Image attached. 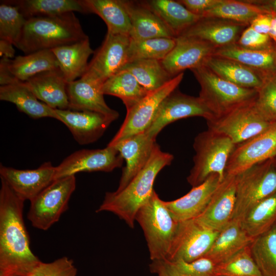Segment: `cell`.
Returning <instances> with one entry per match:
<instances>
[{"label":"cell","instance_id":"cell-16","mask_svg":"<svg viewBox=\"0 0 276 276\" xmlns=\"http://www.w3.org/2000/svg\"><path fill=\"white\" fill-rule=\"evenodd\" d=\"M236 176L226 175L207 206L194 219L201 225L220 232L232 220L236 203Z\"/></svg>","mask_w":276,"mask_h":276},{"label":"cell","instance_id":"cell-19","mask_svg":"<svg viewBox=\"0 0 276 276\" xmlns=\"http://www.w3.org/2000/svg\"><path fill=\"white\" fill-rule=\"evenodd\" d=\"M56 167L45 162L35 169L0 166V177L25 201L32 200L54 180Z\"/></svg>","mask_w":276,"mask_h":276},{"label":"cell","instance_id":"cell-53","mask_svg":"<svg viewBox=\"0 0 276 276\" xmlns=\"http://www.w3.org/2000/svg\"><path fill=\"white\" fill-rule=\"evenodd\" d=\"M272 159L273 161V164L276 167V155L274 157L272 158Z\"/></svg>","mask_w":276,"mask_h":276},{"label":"cell","instance_id":"cell-43","mask_svg":"<svg viewBox=\"0 0 276 276\" xmlns=\"http://www.w3.org/2000/svg\"><path fill=\"white\" fill-rule=\"evenodd\" d=\"M155 261L160 264L169 276H213L216 265L205 257L191 262L181 260Z\"/></svg>","mask_w":276,"mask_h":276},{"label":"cell","instance_id":"cell-15","mask_svg":"<svg viewBox=\"0 0 276 276\" xmlns=\"http://www.w3.org/2000/svg\"><path fill=\"white\" fill-rule=\"evenodd\" d=\"M123 158L113 147L74 152L55 168L54 180L81 172H111L122 166Z\"/></svg>","mask_w":276,"mask_h":276},{"label":"cell","instance_id":"cell-46","mask_svg":"<svg viewBox=\"0 0 276 276\" xmlns=\"http://www.w3.org/2000/svg\"><path fill=\"white\" fill-rule=\"evenodd\" d=\"M235 44L245 49L261 50L271 47L275 43L268 35L258 33L248 26L242 31Z\"/></svg>","mask_w":276,"mask_h":276},{"label":"cell","instance_id":"cell-13","mask_svg":"<svg viewBox=\"0 0 276 276\" xmlns=\"http://www.w3.org/2000/svg\"><path fill=\"white\" fill-rule=\"evenodd\" d=\"M276 155V123L236 146L225 169V174L237 176L251 167Z\"/></svg>","mask_w":276,"mask_h":276},{"label":"cell","instance_id":"cell-34","mask_svg":"<svg viewBox=\"0 0 276 276\" xmlns=\"http://www.w3.org/2000/svg\"><path fill=\"white\" fill-rule=\"evenodd\" d=\"M2 3L16 6L27 19L78 12L88 13L81 0H9Z\"/></svg>","mask_w":276,"mask_h":276},{"label":"cell","instance_id":"cell-47","mask_svg":"<svg viewBox=\"0 0 276 276\" xmlns=\"http://www.w3.org/2000/svg\"><path fill=\"white\" fill-rule=\"evenodd\" d=\"M178 1L192 13L201 16L204 12L219 4L222 0H180Z\"/></svg>","mask_w":276,"mask_h":276},{"label":"cell","instance_id":"cell-10","mask_svg":"<svg viewBox=\"0 0 276 276\" xmlns=\"http://www.w3.org/2000/svg\"><path fill=\"white\" fill-rule=\"evenodd\" d=\"M130 41L128 35L107 33L81 78L102 86L108 78L122 71L128 62Z\"/></svg>","mask_w":276,"mask_h":276},{"label":"cell","instance_id":"cell-20","mask_svg":"<svg viewBox=\"0 0 276 276\" xmlns=\"http://www.w3.org/2000/svg\"><path fill=\"white\" fill-rule=\"evenodd\" d=\"M156 144L155 139L143 132L124 139L110 146L117 150L126 163L117 191L123 189L145 167Z\"/></svg>","mask_w":276,"mask_h":276},{"label":"cell","instance_id":"cell-45","mask_svg":"<svg viewBox=\"0 0 276 276\" xmlns=\"http://www.w3.org/2000/svg\"><path fill=\"white\" fill-rule=\"evenodd\" d=\"M72 260L63 257L50 262H41L29 276H76Z\"/></svg>","mask_w":276,"mask_h":276},{"label":"cell","instance_id":"cell-33","mask_svg":"<svg viewBox=\"0 0 276 276\" xmlns=\"http://www.w3.org/2000/svg\"><path fill=\"white\" fill-rule=\"evenodd\" d=\"M88 13H95L105 22L107 32L130 36L131 25L121 0H81Z\"/></svg>","mask_w":276,"mask_h":276},{"label":"cell","instance_id":"cell-26","mask_svg":"<svg viewBox=\"0 0 276 276\" xmlns=\"http://www.w3.org/2000/svg\"><path fill=\"white\" fill-rule=\"evenodd\" d=\"M214 55L237 61L261 74L266 80L276 73V43L267 49L252 50L236 44L218 48Z\"/></svg>","mask_w":276,"mask_h":276},{"label":"cell","instance_id":"cell-42","mask_svg":"<svg viewBox=\"0 0 276 276\" xmlns=\"http://www.w3.org/2000/svg\"><path fill=\"white\" fill-rule=\"evenodd\" d=\"M26 21L17 7L1 2L0 39L15 46L20 38Z\"/></svg>","mask_w":276,"mask_h":276},{"label":"cell","instance_id":"cell-52","mask_svg":"<svg viewBox=\"0 0 276 276\" xmlns=\"http://www.w3.org/2000/svg\"><path fill=\"white\" fill-rule=\"evenodd\" d=\"M268 35L271 39L276 43V16H272Z\"/></svg>","mask_w":276,"mask_h":276},{"label":"cell","instance_id":"cell-4","mask_svg":"<svg viewBox=\"0 0 276 276\" xmlns=\"http://www.w3.org/2000/svg\"><path fill=\"white\" fill-rule=\"evenodd\" d=\"M236 146L226 135L208 128L198 133L193 143V166L187 178L189 184L196 187L213 174H218L222 181L227 162Z\"/></svg>","mask_w":276,"mask_h":276},{"label":"cell","instance_id":"cell-50","mask_svg":"<svg viewBox=\"0 0 276 276\" xmlns=\"http://www.w3.org/2000/svg\"><path fill=\"white\" fill-rule=\"evenodd\" d=\"M12 43L0 39V56L2 58L11 59L14 57L15 50Z\"/></svg>","mask_w":276,"mask_h":276},{"label":"cell","instance_id":"cell-27","mask_svg":"<svg viewBox=\"0 0 276 276\" xmlns=\"http://www.w3.org/2000/svg\"><path fill=\"white\" fill-rule=\"evenodd\" d=\"M254 240L243 229L240 222L231 220L219 232L204 257L216 265L220 264L249 246Z\"/></svg>","mask_w":276,"mask_h":276},{"label":"cell","instance_id":"cell-36","mask_svg":"<svg viewBox=\"0 0 276 276\" xmlns=\"http://www.w3.org/2000/svg\"><path fill=\"white\" fill-rule=\"evenodd\" d=\"M123 70L131 73L148 92L161 87L174 77L165 69L162 61L158 60L132 61L128 62Z\"/></svg>","mask_w":276,"mask_h":276},{"label":"cell","instance_id":"cell-54","mask_svg":"<svg viewBox=\"0 0 276 276\" xmlns=\"http://www.w3.org/2000/svg\"><path fill=\"white\" fill-rule=\"evenodd\" d=\"M273 79L274 80V81L276 82V73L274 75L273 78Z\"/></svg>","mask_w":276,"mask_h":276},{"label":"cell","instance_id":"cell-1","mask_svg":"<svg viewBox=\"0 0 276 276\" xmlns=\"http://www.w3.org/2000/svg\"><path fill=\"white\" fill-rule=\"evenodd\" d=\"M1 180L0 276H29L41 261L30 246L23 217L25 200Z\"/></svg>","mask_w":276,"mask_h":276},{"label":"cell","instance_id":"cell-29","mask_svg":"<svg viewBox=\"0 0 276 276\" xmlns=\"http://www.w3.org/2000/svg\"><path fill=\"white\" fill-rule=\"evenodd\" d=\"M203 65L220 77L244 88L258 90L266 80L254 70L224 57L212 55L205 61Z\"/></svg>","mask_w":276,"mask_h":276},{"label":"cell","instance_id":"cell-2","mask_svg":"<svg viewBox=\"0 0 276 276\" xmlns=\"http://www.w3.org/2000/svg\"><path fill=\"white\" fill-rule=\"evenodd\" d=\"M173 155L160 150L156 144L145 167L122 190L106 192L97 212L112 213L131 228L134 226L139 210L150 199L154 191L155 178L165 167L171 164Z\"/></svg>","mask_w":276,"mask_h":276},{"label":"cell","instance_id":"cell-6","mask_svg":"<svg viewBox=\"0 0 276 276\" xmlns=\"http://www.w3.org/2000/svg\"><path fill=\"white\" fill-rule=\"evenodd\" d=\"M191 71L200 86L198 97L214 117L251 103L257 97V89L238 86L220 77L203 65Z\"/></svg>","mask_w":276,"mask_h":276},{"label":"cell","instance_id":"cell-35","mask_svg":"<svg viewBox=\"0 0 276 276\" xmlns=\"http://www.w3.org/2000/svg\"><path fill=\"white\" fill-rule=\"evenodd\" d=\"M104 95L120 98L128 110L149 93L128 71L123 70L106 80L101 86Z\"/></svg>","mask_w":276,"mask_h":276},{"label":"cell","instance_id":"cell-23","mask_svg":"<svg viewBox=\"0 0 276 276\" xmlns=\"http://www.w3.org/2000/svg\"><path fill=\"white\" fill-rule=\"evenodd\" d=\"M24 83L37 98L53 109H68L67 82L60 69L39 73Z\"/></svg>","mask_w":276,"mask_h":276},{"label":"cell","instance_id":"cell-41","mask_svg":"<svg viewBox=\"0 0 276 276\" xmlns=\"http://www.w3.org/2000/svg\"><path fill=\"white\" fill-rule=\"evenodd\" d=\"M250 246L217 264L213 276H263L252 257Z\"/></svg>","mask_w":276,"mask_h":276},{"label":"cell","instance_id":"cell-24","mask_svg":"<svg viewBox=\"0 0 276 276\" xmlns=\"http://www.w3.org/2000/svg\"><path fill=\"white\" fill-rule=\"evenodd\" d=\"M122 1L131 22V39L141 40L156 37L175 38L162 20L141 1Z\"/></svg>","mask_w":276,"mask_h":276},{"label":"cell","instance_id":"cell-21","mask_svg":"<svg viewBox=\"0 0 276 276\" xmlns=\"http://www.w3.org/2000/svg\"><path fill=\"white\" fill-rule=\"evenodd\" d=\"M220 182L219 175L213 174L202 183L192 187L182 197L172 201H164L165 204L177 222L194 219L204 211Z\"/></svg>","mask_w":276,"mask_h":276},{"label":"cell","instance_id":"cell-17","mask_svg":"<svg viewBox=\"0 0 276 276\" xmlns=\"http://www.w3.org/2000/svg\"><path fill=\"white\" fill-rule=\"evenodd\" d=\"M176 44L162 63L173 77L203 65L205 61L214 55L217 49L210 43L196 38L179 36Z\"/></svg>","mask_w":276,"mask_h":276},{"label":"cell","instance_id":"cell-8","mask_svg":"<svg viewBox=\"0 0 276 276\" xmlns=\"http://www.w3.org/2000/svg\"><path fill=\"white\" fill-rule=\"evenodd\" d=\"M76 182L75 175L56 179L30 201L27 217L33 227L46 231L58 221L68 209Z\"/></svg>","mask_w":276,"mask_h":276},{"label":"cell","instance_id":"cell-39","mask_svg":"<svg viewBox=\"0 0 276 276\" xmlns=\"http://www.w3.org/2000/svg\"><path fill=\"white\" fill-rule=\"evenodd\" d=\"M252 257L263 276H276V225L255 239Z\"/></svg>","mask_w":276,"mask_h":276},{"label":"cell","instance_id":"cell-5","mask_svg":"<svg viewBox=\"0 0 276 276\" xmlns=\"http://www.w3.org/2000/svg\"><path fill=\"white\" fill-rule=\"evenodd\" d=\"M136 221L142 227L152 261H165L177 229L175 221L154 190L149 200L137 211Z\"/></svg>","mask_w":276,"mask_h":276},{"label":"cell","instance_id":"cell-12","mask_svg":"<svg viewBox=\"0 0 276 276\" xmlns=\"http://www.w3.org/2000/svg\"><path fill=\"white\" fill-rule=\"evenodd\" d=\"M219 233L201 225L194 219L179 222L165 261L191 262L204 257Z\"/></svg>","mask_w":276,"mask_h":276},{"label":"cell","instance_id":"cell-14","mask_svg":"<svg viewBox=\"0 0 276 276\" xmlns=\"http://www.w3.org/2000/svg\"><path fill=\"white\" fill-rule=\"evenodd\" d=\"M193 117H202L206 121L214 117L199 97L189 96L175 90L162 102L151 124L145 132L156 139L160 131L170 123Z\"/></svg>","mask_w":276,"mask_h":276},{"label":"cell","instance_id":"cell-30","mask_svg":"<svg viewBox=\"0 0 276 276\" xmlns=\"http://www.w3.org/2000/svg\"><path fill=\"white\" fill-rule=\"evenodd\" d=\"M51 50L67 83L80 78L84 74L88 65V59L95 52L90 47L88 37Z\"/></svg>","mask_w":276,"mask_h":276},{"label":"cell","instance_id":"cell-28","mask_svg":"<svg viewBox=\"0 0 276 276\" xmlns=\"http://www.w3.org/2000/svg\"><path fill=\"white\" fill-rule=\"evenodd\" d=\"M14 82H24L45 71L60 69L58 61L51 50H42L14 59L2 58Z\"/></svg>","mask_w":276,"mask_h":276},{"label":"cell","instance_id":"cell-31","mask_svg":"<svg viewBox=\"0 0 276 276\" xmlns=\"http://www.w3.org/2000/svg\"><path fill=\"white\" fill-rule=\"evenodd\" d=\"M0 100L14 104L18 110L33 119H58L55 109L40 102L24 82L1 86Z\"/></svg>","mask_w":276,"mask_h":276},{"label":"cell","instance_id":"cell-44","mask_svg":"<svg viewBox=\"0 0 276 276\" xmlns=\"http://www.w3.org/2000/svg\"><path fill=\"white\" fill-rule=\"evenodd\" d=\"M254 106L264 120L276 123V82L272 78L266 79L258 90Z\"/></svg>","mask_w":276,"mask_h":276},{"label":"cell","instance_id":"cell-51","mask_svg":"<svg viewBox=\"0 0 276 276\" xmlns=\"http://www.w3.org/2000/svg\"><path fill=\"white\" fill-rule=\"evenodd\" d=\"M151 272L156 273L157 276H169L157 261H152L150 265Z\"/></svg>","mask_w":276,"mask_h":276},{"label":"cell","instance_id":"cell-37","mask_svg":"<svg viewBox=\"0 0 276 276\" xmlns=\"http://www.w3.org/2000/svg\"><path fill=\"white\" fill-rule=\"evenodd\" d=\"M264 13L268 14L249 0H222L219 4L204 12L201 17L218 18L249 25L256 17Z\"/></svg>","mask_w":276,"mask_h":276},{"label":"cell","instance_id":"cell-25","mask_svg":"<svg viewBox=\"0 0 276 276\" xmlns=\"http://www.w3.org/2000/svg\"><path fill=\"white\" fill-rule=\"evenodd\" d=\"M101 86L83 78L68 83V109L95 111L119 117V113L106 103Z\"/></svg>","mask_w":276,"mask_h":276},{"label":"cell","instance_id":"cell-9","mask_svg":"<svg viewBox=\"0 0 276 276\" xmlns=\"http://www.w3.org/2000/svg\"><path fill=\"white\" fill-rule=\"evenodd\" d=\"M183 75L181 73L161 87L149 92L136 105L127 110L123 123L107 146H112L124 139L145 132L151 124L162 102L176 90Z\"/></svg>","mask_w":276,"mask_h":276},{"label":"cell","instance_id":"cell-22","mask_svg":"<svg viewBox=\"0 0 276 276\" xmlns=\"http://www.w3.org/2000/svg\"><path fill=\"white\" fill-rule=\"evenodd\" d=\"M248 26L218 18H201L179 36L201 39L218 49L235 44Z\"/></svg>","mask_w":276,"mask_h":276},{"label":"cell","instance_id":"cell-32","mask_svg":"<svg viewBox=\"0 0 276 276\" xmlns=\"http://www.w3.org/2000/svg\"><path fill=\"white\" fill-rule=\"evenodd\" d=\"M141 2L162 20L175 38L202 18L190 12L178 1L150 0Z\"/></svg>","mask_w":276,"mask_h":276},{"label":"cell","instance_id":"cell-3","mask_svg":"<svg viewBox=\"0 0 276 276\" xmlns=\"http://www.w3.org/2000/svg\"><path fill=\"white\" fill-rule=\"evenodd\" d=\"M74 12L26 19L15 45L25 54L52 50L88 38Z\"/></svg>","mask_w":276,"mask_h":276},{"label":"cell","instance_id":"cell-11","mask_svg":"<svg viewBox=\"0 0 276 276\" xmlns=\"http://www.w3.org/2000/svg\"><path fill=\"white\" fill-rule=\"evenodd\" d=\"M254 102L206 121L208 129L226 135L236 145L261 133L273 123L260 116Z\"/></svg>","mask_w":276,"mask_h":276},{"label":"cell","instance_id":"cell-7","mask_svg":"<svg viewBox=\"0 0 276 276\" xmlns=\"http://www.w3.org/2000/svg\"><path fill=\"white\" fill-rule=\"evenodd\" d=\"M236 203L232 220L241 223L259 202L276 192V167L272 158L236 176Z\"/></svg>","mask_w":276,"mask_h":276},{"label":"cell","instance_id":"cell-38","mask_svg":"<svg viewBox=\"0 0 276 276\" xmlns=\"http://www.w3.org/2000/svg\"><path fill=\"white\" fill-rule=\"evenodd\" d=\"M275 225L276 192L256 205L241 223L243 229L255 239Z\"/></svg>","mask_w":276,"mask_h":276},{"label":"cell","instance_id":"cell-48","mask_svg":"<svg viewBox=\"0 0 276 276\" xmlns=\"http://www.w3.org/2000/svg\"><path fill=\"white\" fill-rule=\"evenodd\" d=\"M272 15L269 14H261L256 17L250 23L249 25L258 33L268 35Z\"/></svg>","mask_w":276,"mask_h":276},{"label":"cell","instance_id":"cell-49","mask_svg":"<svg viewBox=\"0 0 276 276\" xmlns=\"http://www.w3.org/2000/svg\"><path fill=\"white\" fill-rule=\"evenodd\" d=\"M262 8L267 13L276 16V0H249Z\"/></svg>","mask_w":276,"mask_h":276},{"label":"cell","instance_id":"cell-40","mask_svg":"<svg viewBox=\"0 0 276 276\" xmlns=\"http://www.w3.org/2000/svg\"><path fill=\"white\" fill-rule=\"evenodd\" d=\"M176 44L175 38L156 37L141 40L131 39L128 62L140 59L163 60Z\"/></svg>","mask_w":276,"mask_h":276},{"label":"cell","instance_id":"cell-18","mask_svg":"<svg viewBox=\"0 0 276 276\" xmlns=\"http://www.w3.org/2000/svg\"><path fill=\"white\" fill-rule=\"evenodd\" d=\"M58 120L68 128L80 145L97 141L118 117L91 111L55 109Z\"/></svg>","mask_w":276,"mask_h":276}]
</instances>
